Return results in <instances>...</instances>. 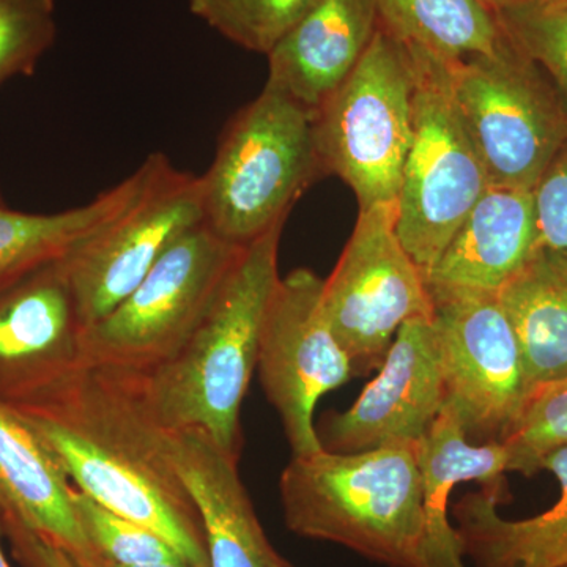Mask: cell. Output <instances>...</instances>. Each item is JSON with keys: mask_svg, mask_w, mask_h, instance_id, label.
Returning a JSON list of instances; mask_svg holds the SVG:
<instances>
[{"mask_svg": "<svg viewBox=\"0 0 567 567\" xmlns=\"http://www.w3.org/2000/svg\"><path fill=\"white\" fill-rule=\"evenodd\" d=\"M13 409L78 491L151 528L189 567H210L203 522L175 470L173 432L152 416L140 375L80 364Z\"/></svg>", "mask_w": 567, "mask_h": 567, "instance_id": "1", "label": "cell"}, {"mask_svg": "<svg viewBox=\"0 0 567 567\" xmlns=\"http://www.w3.org/2000/svg\"><path fill=\"white\" fill-rule=\"evenodd\" d=\"M282 224L244 246L185 344L140 375L156 423L169 432L199 431L240 458V413L257 369L260 334L278 284Z\"/></svg>", "mask_w": 567, "mask_h": 567, "instance_id": "2", "label": "cell"}, {"mask_svg": "<svg viewBox=\"0 0 567 567\" xmlns=\"http://www.w3.org/2000/svg\"><path fill=\"white\" fill-rule=\"evenodd\" d=\"M287 528L388 567H424L416 443L292 456L279 480Z\"/></svg>", "mask_w": 567, "mask_h": 567, "instance_id": "3", "label": "cell"}, {"mask_svg": "<svg viewBox=\"0 0 567 567\" xmlns=\"http://www.w3.org/2000/svg\"><path fill=\"white\" fill-rule=\"evenodd\" d=\"M320 175L315 112L265 82L227 123L210 167L199 175L204 223L229 244H252L286 223Z\"/></svg>", "mask_w": 567, "mask_h": 567, "instance_id": "4", "label": "cell"}, {"mask_svg": "<svg viewBox=\"0 0 567 567\" xmlns=\"http://www.w3.org/2000/svg\"><path fill=\"white\" fill-rule=\"evenodd\" d=\"M415 91L412 47L379 22L357 69L316 111L323 175L341 178L360 210L398 203L413 137Z\"/></svg>", "mask_w": 567, "mask_h": 567, "instance_id": "5", "label": "cell"}, {"mask_svg": "<svg viewBox=\"0 0 567 567\" xmlns=\"http://www.w3.org/2000/svg\"><path fill=\"white\" fill-rule=\"evenodd\" d=\"M412 51L413 137L402 171L395 230L425 278L486 192L488 178L454 103L446 59L417 47Z\"/></svg>", "mask_w": 567, "mask_h": 567, "instance_id": "6", "label": "cell"}, {"mask_svg": "<svg viewBox=\"0 0 567 567\" xmlns=\"http://www.w3.org/2000/svg\"><path fill=\"white\" fill-rule=\"evenodd\" d=\"M244 246L207 224L171 246L140 286L81 333V364L145 375L166 363L200 322Z\"/></svg>", "mask_w": 567, "mask_h": 567, "instance_id": "7", "label": "cell"}, {"mask_svg": "<svg viewBox=\"0 0 567 567\" xmlns=\"http://www.w3.org/2000/svg\"><path fill=\"white\" fill-rule=\"evenodd\" d=\"M451 93L488 185L533 189L567 137V106L513 44L447 61Z\"/></svg>", "mask_w": 567, "mask_h": 567, "instance_id": "8", "label": "cell"}, {"mask_svg": "<svg viewBox=\"0 0 567 567\" xmlns=\"http://www.w3.org/2000/svg\"><path fill=\"white\" fill-rule=\"evenodd\" d=\"M398 203L360 210L352 237L323 279V308L354 374H365L393 344L402 324L432 316L424 274L399 240Z\"/></svg>", "mask_w": 567, "mask_h": 567, "instance_id": "9", "label": "cell"}, {"mask_svg": "<svg viewBox=\"0 0 567 567\" xmlns=\"http://www.w3.org/2000/svg\"><path fill=\"white\" fill-rule=\"evenodd\" d=\"M429 292L446 404L468 439L502 442L535 390L498 293L435 287Z\"/></svg>", "mask_w": 567, "mask_h": 567, "instance_id": "10", "label": "cell"}, {"mask_svg": "<svg viewBox=\"0 0 567 567\" xmlns=\"http://www.w3.org/2000/svg\"><path fill=\"white\" fill-rule=\"evenodd\" d=\"M257 371L275 406L292 456L322 450L315 423L320 399L349 382L352 360L339 344L323 308V279L297 268L276 284L262 334Z\"/></svg>", "mask_w": 567, "mask_h": 567, "instance_id": "11", "label": "cell"}, {"mask_svg": "<svg viewBox=\"0 0 567 567\" xmlns=\"http://www.w3.org/2000/svg\"><path fill=\"white\" fill-rule=\"evenodd\" d=\"M136 203L65 259L82 330L110 315L174 244L204 223L199 175L153 153Z\"/></svg>", "mask_w": 567, "mask_h": 567, "instance_id": "12", "label": "cell"}, {"mask_svg": "<svg viewBox=\"0 0 567 567\" xmlns=\"http://www.w3.org/2000/svg\"><path fill=\"white\" fill-rule=\"evenodd\" d=\"M446 402L431 317L402 324L380 364L350 409L316 425L320 445L331 453L417 443Z\"/></svg>", "mask_w": 567, "mask_h": 567, "instance_id": "13", "label": "cell"}, {"mask_svg": "<svg viewBox=\"0 0 567 567\" xmlns=\"http://www.w3.org/2000/svg\"><path fill=\"white\" fill-rule=\"evenodd\" d=\"M82 327L65 259L0 286V402L24 404L81 364Z\"/></svg>", "mask_w": 567, "mask_h": 567, "instance_id": "14", "label": "cell"}, {"mask_svg": "<svg viewBox=\"0 0 567 567\" xmlns=\"http://www.w3.org/2000/svg\"><path fill=\"white\" fill-rule=\"evenodd\" d=\"M173 461L199 513L210 567H292L275 550L238 475V458L199 431L173 432Z\"/></svg>", "mask_w": 567, "mask_h": 567, "instance_id": "15", "label": "cell"}, {"mask_svg": "<svg viewBox=\"0 0 567 567\" xmlns=\"http://www.w3.org/2000/svg\"><path fill=\"white\" fill-rule=\"evenodd\" d=\"M540 248L533 189L488 185L425 282L435 289L498 293Z\"/></svg>", "mask_w": 567, "mask_h": 567, "instance_id": "16", "label": "cell"}, {"mask_svg": "<svg viewBox=\"0 0 567 567\" xmlns=\"http://www.w3.org/2000/svg\"><path fill=\"white\" fill-rule=\"evenodd\" d=\"M379 29L372 0H317L268 52V80L315 112L350 76Z\"/></svg>", "mask_w": 567, "mask_h": 567, "instance_id": "17", "label": "cell"}, {"mask_svg": "<svg viewBox=\"0 0 567 567\" xmlns=\"http://www.w3.org/2000/svg\"><path fill=\"white\" fill-rule=\"evenodd\" d=\"M74 486L39 432L0 402V516L62 548L71 558L93 554L73 502Z\"/></svg>", "mask_w": 567, "mask_h": 567, "instance_id": "18", "label": "cell"}, {"mask_svg": "<svg viewBox=\"0 0 567 567\" xmlns=\"http://www.w3.org/2000/svg\"><path fill=\"white\" fill-rule=\"evenodd\" d=\"M416 458L423 481V566L465 567L461 537L447 518L451 492L457 484L476 481L484 491L503 494L509 451L503 442L472 445L456 410L445 402L416 443Z\"/></svg>", "mask_w": 567, "mask_h": 567, "instance_id": "19", "label": "cell"}, {"mask_svg": "<svg viewBox=\"0 0 567 567\" xmlns=\"http://www.w3.org/2000/svg\"><path fill=\"white\" fill-rule=\"evenodd\" d=\"M557 477L561 494L546 513L527 520H506L498 514L502 494L484 491L464 496L454 507L464 555L477 567L567 566V446L540 462Z\"/></svg>", "mask_w": 567, "mask_h": 567, "instance_id": "20", "label": "cell"}, {"mask_svg": "<svg viewBox=\"0 0 567 567\" xmlns=\"http://www.w3.org/2000/svg\"><path fill=\"white\" fill-rule=\"evenodd\" d=\"M152 155L136 173L92 203L59 213L10 210L0 203V286L40 265L63 260L128 210L151 181Z\"/></svg>", "mask_w": 567, "mask_h": 567, "instance_id": "21", "label": "cell"}, {"mask_svg": "<svg viewBox=\"0 0 567 567\" xmlns=\"http://www.w3.org/2000/svg\"><path fill=\"white\" fill-rule=\"evenodd\" d=\"M533 390L567 375V262L540 248L498 292Z\"/></svg>", "mask_w": 567, "mask_h": 567, "instance_id": "22", "label": "cell"}, {"mask_svg": "<svg viewBox=\"0 0 567 567\" xmlns=\"http://www.w3.org/2000/svg\"><path fill=\"white\" fill-rule=\"evenodd\" d=\"M372 2L388 32L446 61L495 54L509 43L486 0Z\"/></svg>", "mask_w": 567, "mask_h": 567, "instance_id": "23", "label": "cell"}, {"mask_svg": "<svg viewBox=\"0 0 567 567\" xmlns=\"http://www.w3.org/2000/svg\"><path fill=\"white\" fill-rule=\"evenodd\" d=\"M495 13L511 44L544 71L567 106V0H509Z\"/></svg>", "mask_w": 567, "mask_h": 567, "instance_id": "24", "label": "cell"}, {"mask_svg": "<svg viewBox=\"0 0 567 567\" xmlns=\"http://www.w3.org/2000/svg\"><path fill=\"white\" fill-rule=\"evenodd\" d=\"M193 14L246 51L267 55L317 0H186Z\"/></svg>", "mask_w": 567, "mask_h": 567, "instance_id": "25", "label": "cell"}, {"mask_svg": "<svg viewBox=\"0 0 567 567\" xmlns=\"http://www.w3.org/2000/svg\"><path fill=\"white\" fill-rule=\"evenodd\" d=\"M74 509L95 554L121 566L185 563L162 536L107 509L74 487Z\"/></svg>", "mask_w": 567, "mask_h": 567, "instance_id": "26", "label": "cell"}, {"mask_svg": "<svg viewBox=\"0 0 567 567\" xmlns=\"http://www.w3.org/2000/svg\"><path fill=\"white\" fill-rule=\"evenodd\" d=\"M502 442L509 451L511 472L525 476L539 472L551 451L567 446V375L537 388Z\"/></svg>", "mask_w": 567, "mask_h": 567, "instance_id": "27", "label": "cell"}, {"mask_svg": "<svg viewBox=\"0 0 567 567\" xmlns=\"http://www.w3.org/2000/svg\"><path fill=\"white\" fill-rule=\"evenodd\" d=\"M55 37V0H0V85L31 76Z\"/></svg>", "mask_w": 567, "mask_h": 567, "instance_id": "28", "label": "cell"}, {"mask_svg": "<svg viewBox=\"0 0 567 567\" xmlns=\"http://www.w3.org/2000/svg\"><path fill=\"white\" fill-rule=\"evenodd\" d=\"M540 246L567 262V137L535 188Z\"/></svg>", "mask_w": 567, "mask_h": 567, "instance_id": "29", "label": "cell"}, {"mask_svg": "<svg viewBox=\"0 0 567 567\" xmlns=\"http://www.w3.org/2000/svg\"><path fill=\"white\" fill-rule=\"evenodd\" d=\"M2 524L13 557L22 567H80L62 548L18 522L2 517Z\"/></svg>", "mask_w": 567, "mask_h": 567, "instance_id": "30", "label": "cell"}, {"mask_svg": "<svg viewBox=\"0 0 567 567\" xmlns=\"http://www.w3.org/2000/svg\"><path fill=\"white\" fill-rule=\"evenodd\" d=\"M74 561V559H73ZM76 563L80 567H189L186 563H162V565H147V566H121L115 565V563L107 561L103 557H100L99 554L93 551L89 557L78 559Z\"/></svg>", "mask_w": 567, "mask_h": 567, "instance_id": "31", "label": "cell"}, {"mask_svg": "<svg viewBox=\"0 0 567 567\" xmlns=\"http://www.w3.org/2000/svg\"><path fill=\"white\" fill-rule=\"evenodd\" d=\"M6 536V532H3L2 517H0V567H11L9 559H7L6 551H3L2 547V537Z\"/></svg>", "mask_w": 567, "mask_h": 567, "instance_id": "32", "label": "cell"}, {"mask_svg": "<svg viewBox=\"0 0 567 567\" xmlns=\"http://www.w3.org/2000/svg\"><path fill=\"white\" fill-rule=\"evenodd\" d=\"M486 2L495 9L496 6H502V3L509 2V0H486Z\"/></svg>", "mask_w": 567, "mask_h": 567, "instance_id": "33", "label": "cell"}, {"mask_svg": "<svg viewBox=\"0 0 567 567\" xmlns=\"http://www.w3.org/2000/svg\"><path fill=\"white\" fill-rule=\"evenodd\" d=\"M0 203H2V197H0Z\"/></svg>", "mask_w": 567, "mask_h": 567, "instance_id": "34", "label": "cell"}, {"mask_svg": "<svg viewBox=\"0 0 567 567\" xmlns=\"http://www.w3.org/2000/svg\"><path fill=\"white\" fill-rule=\"evenodd\" d=\"M567 567V566H566Z\"/></svg>", "mask_w": 567, "mask_h": 567, "instance_id": "35", "label": "cell"}]
</instances>
